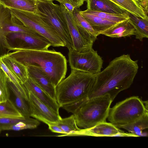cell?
Returning <instances> with one entry per match:
<instances>
[{"label":"cell","instance_id":"obj_1","mask_svg":"<svg viewBox=\"0 0 148 148\" xmlns=\"http://www.w3.org/2000/svg\"><path fill=\"white\" fill-rule=\"evenodd\" d=\"M138 69V61L123 54L110 61L95 75V80L88 99L108 94L113 101L121 91L130 87Z\"/></svg>","mask_w":148,"mask_h":148},{"label":"cell","instance_id":"obj_2","mask_svg":"<svg viewBox=\"0 0 148 148\" xmlns=\"http://www.w3.org/2000/svg\"><path fill=\"white\" fill-rule=\"evenodd\" d=\"M6 54L24 65L30 64L41 68L56 87L65 77L67 60L61 53L53 49L34 50L21 46L12 47Z\"/></svg>","mask_w":148,"mask_h":148},{"label":"cell","instance_id":"obj_3","mask_svg":"<svg viewBox=\"0 0 148 148\" xmlns=\"http://www.w3.org/2000/svg\"><path fill=\"white\" fill-rule=\"evenodd\" d=\"M112 102L106 94L89 99H85L61 107L73 113L78 127L91 128L98 124L106 122Z\"/></svg>","mask_w":148,"mask_h":148},{"label":"cell","instance_id":"obj_4","mask_svg":"<svg viewBox=\"0 0 148 148\" xmlns=\"http://www.w3.org/2000/svg\"><path fill=\"white\" fill-rule=\"evenodd\" d=\"M71 69L69 75L56 87V101L60 107L87 99L95 82V75Z\"/></svg>","mask_w":148,"mask_h":148},{"label":"cell","instance_id":"obj_5","mask_svg":"<svg viewBox=\"0 0 148 148\" xmlns=\"http://www.w3.org/2000/svg\"><path fill=\"white\" fill-rule=\"evenodd\" d=\"M133 96L117 103L110 108L108 120L116 127L132 123L148 114V103Z\"/></svg>","mask_w":148,"mask_h":148},{"label":"cell","instance_id":"obj_6","mask_svg":"<svg viewBox=\"0 0 148 148\" xmlns=\"http://www.w3.org/2000/svg\"><path fill=\"white\" fill-rule=\"evenodd\" d=\"M37 8L40 17L57 33L64 42L65 47L68 50L72 48V40L60 5L53 1L38 0Z\"/></svg>","mask_w":148,"mask_h":148},{"label":"cell","instance_id":"obj_7","mask_svg":"<svg viewBox=\"0 0 148 148\" xmlns=\"http://www.w3.org/2000/svg\"><path fill=\"white\" fill-rule=\"evenodd\" d=\"M9 9L15 19L26 27L46 38L51 46L65 47L64 42L57 33L40 17L31 12Z\"/></svg>","mask_w":148,"mask_h":148},{"label":"cell","instance_id":"obj_8","mask_svg":"<svg viewBox=\"0 0 148 148\" xmlns=\"http://www.w3.org/2000/svg\"><path fill=\"white\" fill-rule=\"evenodd\" d=\"M68 61L71 69L96 75L101 71L103 61L97 51L92 48L84 52L73 48L69 50Z\"/></svg>","mask_w":148,"mask_h":148},{"label":"cell","instance_id":"obj_9","mask_svg":"<svg viewBox=\"0 0 148 148\" xmlns=\"http://www.w3.org/2000/svg\"><path fill=\"white\" fill-rule=\"evenodd\" d=\"M16 21L10 9L0 4V50L7 49L10 46L8 36L10 33L38 34Z\"/></svg>","mask_w":148,"mask_h":148},{"label":"cell","instance_id":"obj_10","mask_svg":"<svg viewBox=\"0 0 148 148\" xmlns=\"http://www.w3.org/2000/svg\"><path fill=\"white\" fill-rule=\"evenodd\" d=\"M27 91L31 116L40 121L45 119L52 122L57 121L61 118L60 114L40 101L32 92Z\"/></svg>","mask_w":148,"mask_h":148},{"label":"cell","instance_id":"obj_11","mask_svg":"<svg viewBox=\"0 0 148 148\" xmlns=\"http://www.w3.org/2000/svg\"><path fill=\"white\" fill-rule=\"evenodd\" d=\"M66 21L69 34L73 43V49L79 52H84L92 48L93 44L88 42L79 31L73 14H70L63 5H60Z\"/></svg>","mask_w":148,"mask_h":148},{"label":"cell","instance_id":"obj_12","mask_svg":"<svg viewBox=\"0 0 148 148\" xmlns=\"http://www.w3.org/2000/svg\"><path fill=\"white\" fill-rule=\"evenodd\" d=\"M8 38L13 40L19 39L23 43L21 46L28 49L46 50L51 46L47 39L38 34L13 32L10 33Z\"/></svg>","mask_w":148,"mask_h":148},{"label":"cell","instance_id":"obj_13","mask_svg":"<svg viewBox=\"0 0 148 148\" xmlns=\"http://www.w3.org/2000/svg\"><path fill=\"white\" fill-rule=\"evenodd\" d=\"M25 65L27 68L29 77L56 101V87L47 75L39 67L28 64Z\"/></svg>","mask_w":148,"mask_h":148},{"label":"cell","instance_id":"obj_14","mask_svg":"<svg viewBox=\"0 0 148 148\" xmlns=\"http://www.w3.org/2000/svg\"><path fill=\"white\" fill-rule=\"evenodd\" d=\"M124 131L111 123H100L88 129H81L72 136H123Z\"/></svg>","mask_w":148,"mask_h":148},{"label":"cell","instance_id":"obj_15","mask_svg":"<svg viewBox=\"0 0 148 148\" xmlns=\"http://www.w3.org/2000/svg\"><path fill=\"white\" fill-rule=\"evenodd\" d=\"M79 8H75L73 16L78 29L82 37L88 42L93 44L100 33L94 30L80 12Z\"/></svg>","mask_w":148,"mask_h":148},{"label":"cell","instance_id":"obj_16","mask_svg":"<svg viewBox=\"0 0 148 148\" xmlns=\"http://www.w3.org/2000/svg\"><path fill=\"white\" fill-rule=\"evenodd\" d=\"M27 91L32 92L40 101L58 114L60 107L56 100L40 87L32 79L29 77L23 84Z\"/></svg>","mask_w":148,"mask_h":148},{"label":"cell","instance_id":"obj_17","mask_svg":"<svg viewBox=\"0 0 148 148\" xmlns=\"http://www.w3.org/2000/svg\"><path fill=\"white\" fill-rule=\"evenodd\" d=\"M0 57L8 69L22 84L27 80L29 76L27 68L25 65L6 54Z\"/></svg>","mask_w":148,"mask_h":148},{"label":"cell","instance_id":"obj_18","mask_svg":"<svg viewBox=\"0 0 148 148\" xmlns=\"http://www.w3.org/2000/svg\"><path fill=\"white\" fill-rule=\"evenodd\" d=\"M88 9L113 14H123L127 12L109 0H86Z\"/></svg>","mask_w":148,"mask_h":148},{"label":"cell","instance_id":"obj_19","mask_svg":"<svg viewBox=\"0 0 148 148\" xmlns=\"http://www.w3.org/2000/svg\"><path fill=\"white\" fill-rule=\"evenodd\" d=\"M129 18L119 23L100 33L111 38L125 37L135 35V29L129 21Z\"/></svg>","mask_w":148,"mask_h":148},{"label":"cell","instance_id":"obj_20","mask_svg":"<svg viewBox=\"0 0 148 148\" xmlns=\"http://www.w3.org/2000/svg\"><path fill=\"white\" fill-rule=\"evenodd\" d=\"M38 0H0V4L9 8L31 12L40 16Z\"/></svg>","mask_w":148,"mask_h":148},{"label":"cell","instance_id":"obj_21","mask_svg":"<svg viewBox=\"0 0 148 148\" xmlns=\"http://www.w3.org/2000/svg\"><path fill=\"white\" fill-rule=\"evenodd\" d=\"M7 82L9 90L14 96V104L24 117H31V112L28 102L21 95L14 84L7 78Z\"/></svg>","mask_w":148,"mask_h":148},{"label":"cell","instance_id":"obj_22","mask_svg":"<svg viewBox=\"0 0 148 148\" xmlns=\"http://www.w3.org/2000/svg\"><path fill=\"white\" fill-rule=\"evenodd\" d=\"M80 12L95 30L100 33L115 25L118 23L110 21L84 11Z\"/></svg>","mask_w":148,"mask_h":148},{"label":"cell","instance_id":"obj_23","mask_svg":"<svg viewBox=\"0 0 148 148\" xmlns=\"http://www.w3.org/2000/svg\"><path fill=\"white\" fill-rule=\"evenodd\" d=\"M119 5L126 12L138 17L148 18L145 13L139 0H109Z\"/></svg>","mask_w":148,"mask_h":148},{"label":"cell","instance_id":"obj_24","mask_svg":"<svg viewBox=\"0 0 148 148\" xmlns=\"http://www.w3.org/2000/svg\"><path fill=\"white\" fill-rule=\"evenodd\" d=\"M129 21L135 29L136 39L142 41L144 38H148V18H142L127 12Z\"/></svg>","mask_w":148,"mask_h":148},{"label":"cell","instance_id":"obj_25","mask_svg":"<svg viewBox=\"0 0 148 148\" xmlns=\"http://www.w3.org/2000/svg\"><path fill=\"white\" fill-rule=\"evenodd\" d=\"M55 123L64 131L65 134L58 136H72L81 129L77 125L75 117L73 114L70 116L59 119Z\"/></svg>","mask_w":148,"mask_h":148},{"label":"cell","instance_id":"obj_26","mask_svg":"<svg viewBox=\"0 0 148 148\" xmlns=\"http://www.w3.org/2000/svg\"><path fill=\"white\" fill-rule=\"evenodd\" d=\"M23 117L15 104L10 99L0 102V118H20Z\"/></svg>","mask_w":148,"mask_h":148},{"label":"cell","instance_id":"obj_27","mask_svg":"<svg viewBox=\"0 0 148 148\" xmlns=\"http://www.w3.org/2000/svg\"><path fill=\"white\" fill-rule=\"evenodd\" d=\"M148 128V114H146L135 122L120 127L136 137L141 136L143 130Z\"/></svg>","mask_w":148,"mask_h":148},{"label":"cell","instance_id":"obj_28","mask_svg":"<svg viewBox=\"0 0 148 148\" xmlns=\"http://www.w3.org/2000/svg\"><path fill=\"white\" fill-rule=\"evenodd\" d=\"M0 67L6 74L7 77L16 86L21 95L28 102V91L23 84L15 77L8 69L2 59L0 57Z\"/></svg>","mask_w":148,"mask_h":148},{"label":"cell","instance_id":"obj_29","mask_svg":"<svg viewBox=\"0 0 148 148\" xmlns=\"http://www.w3.org/2000/svg\"><path fill=\"white\" fill-rule=\"evenodd\" d=\"M40 124L38 120L29 117L24 121L4 127L2 130L19 131L26 129H33L36 128Z\"/></svg>","mask_w":148,"mask_h":148},{"label":"cell","instance_id":"obj_30","mask_svg":"<svg viewBox=\"0 0 148 148\" xmlns=\"http://www.w3.org/2000/svg\"><path fill=\"white\" fill-rule=\"evenodd\" d=\"M84 11L106 20L118 23L129 18L127 12L123 14H113L91 10L88 9Z\"/></svg>","mask_w":148,"mask_h":148},{"label":"cell","instance_id":"obj_31","mask_svg":"<svg viewBox=\"0 0 148 148\" xmlns=\"http://www.w3.org/2000/svg\"><path fill=\"white\" fill-rule=\"evenodd\" d=\"M9 90L7 76L0 67V102L9 99Z\"/></svg>","mask_w":148,"mask_h":148},{"label":"cell","instance_id":"obj_32","mask_svg":"<svg viewBox=\"0 0 148 148\" xmlns=\"http://www.w3.org/2000/svg\"><path fill=\"white\" fill-rule=\"evenodd\" d=\"M27 118L25 117L20 118H0V130H2V129L4 127L24 121Z\"/></svg>","mask_w":148,"mask_h":148},{"label":"cell","instance_id":"obj_33","mask_svg":"<svg viewBox=\"0 0 148 148\" xmlns=\"http://www.w3.org/2000/svg\"><path fill=\"white\" fill-rule=\"evenodd\" d=\"M40 121L47 124L48 126L49 129L52 132L65 134L64 131L55 122L50 121L45 119H42Z\"/></svg>","mask_w":148,"mask_h":148},{"label":"cell","instance_id":"obj_34","mask_svg":"<svg viewBox=\"0 0 148 148\" xmlns=\"http://www.w3.org/2000/svg\"><path fill=\"white\" fill-rule=\"evenodd\" d=\"M59 2L60 3L63 2L69 3L71 4L75 8H79L86 0H53Z\"/></svg>","mask_w":148,"mask_h":148},{"label":"cell","instance_id":"obj_35","mask_svg":"<svg viewBox=\"0 0 148 148\" xmlns=\"http://www.w3.org/2000/svg\"><path fill=\"white\" fill-rule=\"evenodd\" d=\"M60 4L63 5L70 14H73V13L75 8L71 4L65 2H62Z\"/></svg>","mask_w":148,"mask_h":148},{"label":"cell","instance_id":"obj_36","mask_svg":"<svg viewBox=\"0 0 148 148\" xmlns=\"http://www.w3.org/2000/svg\"><path fill=\"white\" fill-rule=\"evenodd\" d=\"M140 5L145 14L148 16V0H139Z\"/></svg>","mask_w":148,"mask_h":148},{"label":"cell","instance_id":"obj_37","mask_svg":"<svg viewBox=\"0 0 148 148\" xmlns=\"http://www.w3.org/2000/svg\"><path fill=\"white\" fill-rule=\"evenodd\" d=\"M38 1H44V2H47V1H53V0H38Z\"/></svg>","mask_w":148,"mask_h":148},{"label":"cell","instance_id":"obj_38","mask_svg":"<svg viewBox=\"0 0 148 148\" xmlns=\"http://www.w3.org/2000/svg\"><path fill=\"white\" fill-rule=\"evenodd\" d=\"M1 131H2V130H0V133L1 132Z\"/></svg>","mask_w":148,"mask_h":148}]
</instances>
